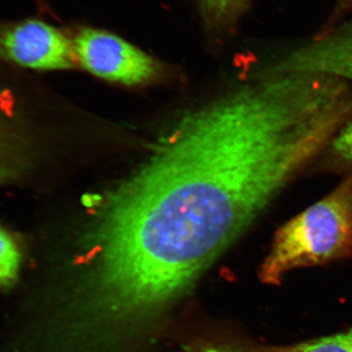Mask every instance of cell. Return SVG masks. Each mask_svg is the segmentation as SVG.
<instances>
[{"instance_id": "obj_1", "label": "cell", "mask_w": 352, "mask_h": 352, "mask_svg": "<svg viewBox=\"0 0 352 352\" xmlns=\"http://www.w3.org/2000/svg\"><path fill=\"white\" fill-rule=\"evenodd\" d=\"M351 117L327 76L261 71L183 120L94 212L78 326L111 344L156 318Z\"/></svg>"}, {"instance_id": "obj_2", "label": "cell", "mask_w": 352, "mask_h": 352, "mask_svg": "<svg viewBox=\"0 0 352 352\" xmlns=\"http://www.w3.org/2000/svg\"><path fill=\"white\" fill-rule=\"evenodd\" d=\"M352 254V175L275 234L259 277L279 285L286 273Z\"/></svg>"}, {"instance_id": "obj_3", "label": "cell", "mask_w": 352, "mask_h": 352, "mask_svg": "<svg viewBox=\"0 0 352 352\" xmlns=\"http://www.w3.org/2000/svg\"><path fill=\"white\" fill-rule=\"evenodd\" d=\"M73 44L76 61L104 80L145 85L164 75V66L157 60L111 32L85 28L76 34Z\"/></svg>"}, {"instance_id": "obj_4", "label": "cell", "mask_w": 352, "mask_h": 352, "mask_svg": "<svg viewBox=\"0 0 352 352\" xmlns=\"http://www.w3.org/2000/svg\"><path fill=\"white\" fill-rule=\"evenodd\" d=\"M0 46L11 60L28 68L69 69L76 62L73 41L38 20L25 21L9 29L0 38Z\"/></svg>"}, {"instance_id": "obj_5", "label": "cell", "mask_w": 352, "mask_h": 352, "mask_svg": "<svg viewBox=\"0 0 352 352\" xmlns=\"http://www.w3.org/2000/svg\"><path fill=\"white\" fill-rule=\"evenodd\" d=\"M265 69L270 73L322 74L352 83V25L323 34Z\"/></svg>"}, {"instance_id": "obj_6", "label": "cell", "mask_w": 352, "mask_h": 352, "mask_svg": "<svg viewBox=\"0 0 352 352\" xmlns=\"http://www.w3.org/2000/svg\"><path fill=\"white\" fill-rule=\"evenodd\" d=\"M198 4L208 31L221 34L235 27L250 0H198Z\"/></svg>"}, {"instance_id": "obj_7", "label": "cell", "mask_w": 352, "mask_h": 352, "mask_svg": "<svg viewBox=\"0 0 352 352\" xmlns=\"http://www.w3.org/2000/svg\"><path fill=\"white\" fill-rule=\"evenodd\" d=\"M258 352H352V329L349 332L295 346L263 347Z\"/></svg>"}, {"instance_id": "obj_8", "label": "cell", "mask_w": 352, "mask_h": 352, "mask_svg": "<svg viewBox=\"0 0 352 352\" xmlns=\"http://www.w3.org/2000/svg\"><path fill=\"white\" fill-rule=\"evenodd\" d=\"M24 164L16 139L0 126V183L15 179Z\"/></svg>"}, {"instance_id": "obj_9", "label": "cell", "mask_w": 352, "mask_h": 352, "mask_svg": "<svg viewBox=\"0 0 352 352\" xmlns=\"http://www.w3.org/2000/svg\"><path fill=\"white\" fill-rule=\"evenodd\" d=\"M21 254L12 238L0 228V287L12 284L19 274Z\"/></svg>"}, {"instance_id": "obj_10", "label": "cell", "mask_w": 352, "mask_h": 352, "mask_svg": "<svg viewBox=\"0 0 352 352\" xmlns=\"http://www.w3.org/2000/svg\"><path fill=\"white\" fill-rule=\"evenodd\" d=\"M331 147L336 157L352 166V119L340 129Z\"/></svg>"}, {"instance_id": "obj_11", "label": "cell", "mask_w": 352, "mask_h": 352, "mask_svg": "<svg viewBox=\"0 0 352 352\" xmlns=\"http://www.w3.org/2000/svg\"><path fill=\"white\" fill-rule=\"evenodd\" d=\"M186 352H239L234 349H226V347L207 346L197 351H189Z\"/></svg>"}, {"instance_id": "obj_12", "label": "cell", "mask_w": 352, "mask_h": 352, "mask_svg": "<svg viewBox=\"0 0 352 352\" xmlns=\"http://www.w3.org/2000/svg\"><path fill=\"white\" fill-rule=\"evenodd\" d=\"M339 8L342 11L351 10L352 0H339Z\"/></svg>"}]
</instances>
